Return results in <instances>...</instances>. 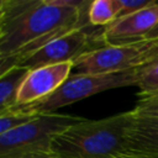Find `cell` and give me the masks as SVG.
Instances as JSON below:
<instances>
[{
  "label": "cell",
  "mask_w": 158,
  "mask_h": 158,
  "mask_svg": "<svg viewBox=\"0 0 158 158\" xmlns=\"http://www.w3.org/2000/svg\"><path fill=\"white\" fill-rule=\"evenodd\" d=\"M133 110L100 120H83L58 133L51 152L58 158H120L126 149Z\"/></svg>",
  "instance_id": "obj_2"
},
{
  "label": "cell",
  "mask_w": 158,
  "mask_h": 158,
  "mask_svg": "<svg viewBox=\"0 0 158 158\" xmlns=\"http://www.w3.org/2000/svg\"><path fill=\"white\" fill-rule=\"evenodd\" d=\"M133 112L142 117L158 120V93L148 95H138V101Z\"/></svg>",
  "instance_id": "obj_14"
},
{
  "label": "cell",
  "mask_w": 158,
  "mask_h": 158,
  "mask_svg": "<svg viewBox=\"0 0 158 158\" xmlns=\"http://www.w3.org/2000/svg\"><path fill=\"white\" fill-rule=\"evenodd\" d=\"M102 30L100 32L94 30V26H81L73 28L63 36L51 41L33 54L22 60L19 65L28 69L73 62L80 56L104 47Z\"/></svg>",
  "instance_id": "obj_6"
},
{
  "label": "cell",
  "mask_w": 158,
  "mask_h": 158,
  "mask_svg": "<svg viewBox=\"0 0 158 158\" xmlns=\"http://www.w3.org/2000/svg\"><path fill=\"white\" fill-rule=\"evenodd\" d=\"M138 74L137 69L116 73H102V74H70L64 84L51 96L31 105H22L33 112L52 114L57 109L80 101L95 94L117 89L123 86H137Z\"/></svg>",
  "instance_id": "obj_5"
},
{
  "label": "cell",
  "mask_w": 158,
  "mask_h": 158,
  "mask_svg": "<svg viewBox=\"0 0 158 158\" xmlns=\"http://www.w3.org/2000/svg\"><path fill=\"white\" fill-rule=\"evenodd\" d=\"M158 22V2L116 19L110 25L102 27V40L105 46L123 44L142 40Z\"/></svg>",
  "instance_id": "obj_8"
},
{
  "label": "cell",
  "mask_w": 158,
  "mask_h": 158,
  "mask_svg": "<svg viewBox=\"0 0 158 158\" xmlns=\"http://www.w3.org/2000/svg\"><path fill=\"white\" fill-rule=\"evenodd\" d=\"M91 2L12 0L0 11V74L73 28L90 25Z\"/></svg>",
  "instance_id": "obj_1"
},
{
  "label": "cell",
  "mask_w": 158,
  "mask_h": 158,
  "mask_svg": "<svg viewBox=\"0 0 158 158\" xmlns=\"http://www.w3.org/2000/svg\"><path fill=\"white\" fill-rule=\"evenodd\" d=\"M120 10V0H94L90 4L88 19L91 26L105 27L117 19Z\"/></svg>",
  "instance_id": "obj_11"
},
{
  "label": "cell",
  "mask_w": 158,
  "mask_h": 158,
  "mask_svg": "<svg viewBox=\"0 0 158 158\" xmlns=\"http://www.w3.org/2000/svg\"><path fill=\"white\" fill-rule=\"evenodd\" d=\"M153 38H158V22H157V25H156L142 40H153Z\"/></svg>",
  "instance_id": "obj_17"
},
{
  "label": "cell",
  "mask_w": 158,
  "mask_h": 158,
  "mask_svg": "<svg viewBox=\"0 0 158 158\" xmlns=\"http://www.w3.org/2000/svg\"><path fill=\"white\" fill-rule=\"evenodd\" d=\"M121 2V10L117 16V19H121L123 16H127L130 14H133L136 11H139L154 2V0H120Z\"/></svg>",
  "instance_id": "obj_15"
},
{
  "label": "cell",
  "mask_w": 158,
  "mask_h": 158,
  "mask_svg": "<svg viewBox=\"0 0 158 158\" xmlns=\"http://www.w3.org/2000/svg\"><path fill=\"white\" fill-rule=\"evenodd\" d=\"M123 157L158 158V120L133 115Z\"/></svg>",
  "instance_id": "obj_9"
},
{
  "label": "cell",
  "mask_w": 158,
  "mask_h": 158,
  "mask_svg": "<svg viewBox=\"0 0 158 158\" xmlns=\"http://www.w3.org/2000/svg\"><path fill=\"white\" fill-rule=\"evenodd\" d=\"M36 116H38V114L22 105H15L0 111V135L27 123Z\"/></svg>",
  "instance_id": "obj_12"
},
{
  "label": "cell",
  "mask_w": 158,
  "mask_h": 158,
  "mask_svg": "<svg viewBox=\"0 0 158 158\" xmlns=\"http://www.w3.org/2000/svg\"><path fill=\"white\" fill-rule=\"evenodd\" d=\"M28 72V68L15 65L0 74V111L16 105L19 90Z\"/></svg>",
  "instance_id": "obj_10"
},
{
  "label": "cell",
  "mask_w": 158,
  "mask_h": 158,
  "mask_svg": "<svg viewBox=\"0 0 158 158\" xmlns=\"http://www.w3.org/2000/svg\"><path fill=\"white\" fill-rule=\"evenodd\" d=\"M137 74H138L137 86L139 89L138 95H148V94L158 93V60L143 68L137 69Z\"/></svg>",
  "instance_id": "obj_13"
},
{
  "label": "cell",
  "mask_w": 158,
  "mask_h": 158,
  "mask_svg": "<svg viewBox=\"0 0 158 158\" xmlns=\"http://www.w3.org/2000/svg\"><path fill=\"white\" fill-rule=\"evenodd\" d=\"M20 158H58L52 152H36V153H28Z\"/></svg>",
  "instance_id": "obj_16"
},
{
  "label": "cell",
  "mask_w": 158,
  "mask_h": 158,
  "mask_svg": "<svg viewBox=\"0 0 158 158\" xmlns=\"http://www.w3.org/2000/svg\"><path fill=\"white\" fill-rule=\"evenodd\" d=\"M120 158H128V157H120Z\"/></svg>",
  "instance_id": "obj_18"
},
{
  "label": "cell",
  "mask_w": 158,
  "mask_h": 158,
  "mask_svg": "<svg viewBox=\"0 0 158 158\" xmlns=\"http://www.w3.org/2000/svg\"><path fill=\"white\" fill-rule=\"evenodd\" d=\"M84 117L58 112L41 114L27 123L0 135V158H20L28 153L51 152L53 138Z\"/></svg>",
  "instance_id": "obj_3"
},
{
  "label": "cell",
  "mask_w": 158,
  "mask_h": 158,
  "mask_svg": "<svg viewBox=\"0 0 158 158\" xmlns=\"http://www.w3.org/2000/svg\"><path fill=\"white\" fill-rule=\"evenodd\" d=\"M73 68L74 63L67 62L30 69L19 90L16 105H31L51 96L70 77Z\"/></svg>",
  "instance_id": "obj_7"
},
{
  "label": "cell",
  "mask_w": 158,
  "mask_h": 158,
  "mask_svg": "<svg viewBox=\"0 0 158 158\" xmlns=\"http://www.w3.org/2000/svg\"><path fill=\"white\" fill-rule=\"evenodd\" d=\"M158 60V38L104 46L74 60L80 74H102L143 68Z\"/></svg>",
  "instance_id": "obj_4"
}]
</instances>
